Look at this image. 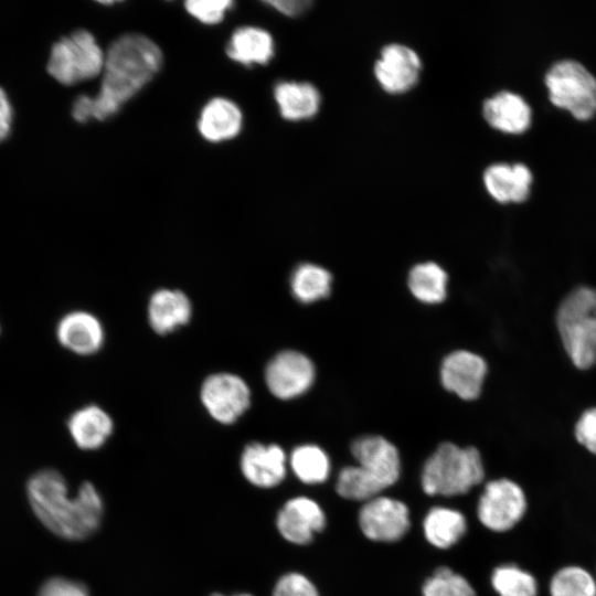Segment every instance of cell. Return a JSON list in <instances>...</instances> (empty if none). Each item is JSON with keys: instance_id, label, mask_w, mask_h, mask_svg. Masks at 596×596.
<instances>
[{"instance_id": "9a60e30c", "label": "cell", "mask_w": 596, "mask_h": 596, "mask_svg": "<svg viewBox=\"0 0 596 596\" xmlns=\"http://www.w3.org/2000/svg\"><path fill=\"white\" fill-rule=\"evenodd\" d=\"M287 457L276 444H248L241 456V470L244 477L259 488L278 486L286 476Z\"/></svg>"}, {"instance_id": "3957f363", "label": "cell", "mask_w": 596, "mask_h": 596, "mask_svg": "<svg viewBox=\"0 0 596 596\" xmlns=\"http://www.w3.org/2000/svg\"><path fill=\"white\" fill-rule=\"evenodd\" d=\"M485 478L483 460L476 447L445 441L426 459L421 485L428 496L454 497L470 492Z\"/></svg>"}, {"instance_id": "8fae6325", "label": "cell", "mask_w": 596, "mask_h": 596, "mask_svg": "<svg viewBox=\"0 0 596 596\" xmlns=\"http://www.w3.org/2000/svg\"><path fill=\"white\" fill-rule=\"evenodd\" d=\"M422 60L411 46L390 43L382 47L373 73L379 85L390 94H403L418 82Z\"/></svg>"}, {"instance_id": "ffe728a7", "label": "cell", "mask_w": 596, "mask_h": 596, "mask_svg": "<svg viewBox=\"0 0 596 596\" xmlns=\"http://www.w3.org/2000/svg\"><path fill=\"white\" fill-rule=\"evenodd\" d=\"M67 427L75 444L86 450L102 447L113 433L114 423L97 405H87L73 413Z\"/></svg>"}, {"instance_id": "8992f818", "label": "cell", "mask_w": 596, "mask_h": 596, "mask_svg": "<svg viewBox=\"0 0 596 596\" xmlns=\"http://www.w3.org/2000/svg\"><path fill=\"white\" fill-rule=\"evenodd\" d=\"M551 102L586 120L596 113V78L581 63L564 60L555 63L545 75Z\"/></svg>"}, {"instance_id": "9c48e42d", "label": "cell", "mask_w": 596, "mask_h": 596, "mask_svg": "<svg viewBox=\"0 0 596 596\" xmlns=\"http://www.w3.org/2000/svg\"><path fill=\"white\" fill-rule=\"evenodd\" d=\"M358 522L366 539L393 543L401 540L411 528L409 509L401 500L377 496L363 503Z\"/></svg>"}, {"instance_id": "4316f807", "label": "cell", "mask_w": 596, "mask_h": 596, "mask_svg": "<svg viewBox=\"0 0 596 596\" xmlns=\"http://www.w3.org/2000/svg\"><path fill=\"white\" fill-rule=\"evenodd\" d=\"M289 465L295 476L306 485L324 482L330 475V458L327 453L313 444H304L294 448Z\"/></svg>"}, {"instance_id": "6da1fadb", "label": "cell", "mask_w": 596, "mask_h": 596, "mask_svg": "<svg viewBox=\"0 0 596 596\" xmlns=\"http://www.w3.org/2000/svg\"><path fill=\"white\" fill-rule=\"evenodd\" d=\"M161 63V50L147 36L136 33L119 36L105 53L98 94L76 98L72 108L74 119L86 123L113 116L156 75Z\"/></svg>"}, {"instance_id": "83f0119b", "label": "cell", "mask_w": 596, "mask_h": 596, "mask_svg": "<svg viewBox=\"0 0 596 596\" xmlns=\"http://www.w3.org/2000/svg\"><path fill=\"white\" fill-rule=\"evenodd\" d=\"M489 582L497 596H539L534 575L514 563L496 565Z\"/></svg>"}, {"instance_id": "ba28073f", "label": "cell", "mask_w": 596, "mask_h": 596, "mask_svg": "<svg viewBox=\"0 0 596 596\" xmlns=\"http://www.w3.org/2000/svg\"><path fill=\"white\" fill-rule=\"evenodd\" d=\"M200 398L214 421L227 425L235 423L249 407L251 390L241 376L219 372L204 380Z\"/></svg>"}, {"instance_id": "f1b7e54d", "label": "cell", "mask_w": 596, "mask_h": 596, "mask_svg": "<svg viewBox=\"0 0 596 596\" xmlns=\"http://www.w3.org/2000/svg\"><path fill=\"white\" fill-rule=\"evenodd\" d=\"M385 487L362 467H343L336 481L337 493L347 500L366 502L377 496Z\"/></svg>"}, {"instance_id": "603a6c76", "label": "cell", "mask_w": 596, "mask_h": 596, "mask_svg": "<svg viewBox=\"0 0 596 596\" xmlns=\"http://www.w3.org/2000/svg\"><path fill=\"white\" fill-rule=\"evenodd\" d=\"M242 127V113L231 100L214 98L209 102L199 120L200 134L216 142L235 137Z\"/></svg>"}, {"instance_id": "7c38bea8", "label": "cell", "mask_w": 596, "mask_h": 596, "mask_svg": "<svg viewBox=\"0 0 596 596\" xmlns=\"http://www.w3.org/2000/svg\"><path fill=\"white\" fill-rule=\"evenodd\" d=\"M327 518L321 505L313 499L298 496L289 499L278 511L277 530L288 542L306 545L323 531Z\"/></svg>"}, {"instance_id": "1f68e13d", "label": "cell", "mask_w": 596, "mask_h": 596, "mask_svg": "<svg viewBox=\"0 0 596 596\" xmlns=\"http://www.w3.org/2000/svg\"><path fill=\"white\" fill-rule=\"evenodd\" d=\"M273 596H320L316 585L304 574L286 573L276 582Z\"/></svg>"}, {"instance_id": "4dcf8cb0", "label": "cell", "mask_w": 596, "mask_h": 596, "mask_svg": "<svg viewBox=\"0 0 596 596\" xmlns=\"http://www.w3.org/2000/svg\"><path fill=\"white\" fill-rule=\"evenodd\" d=\"M422 596H477V592L465 576L439 566L425 579Z\"/></svg>"}, {"instance_id": "74e56055", "label": "cell", "mask_w": 596, "mask_h": 596, "mask_svg": "<svg viewBox=\"0 0 596 596\" xmlns=\"http://www.w3.org/2000/svg\"><path fill=\"white\" fill-rule=\"evenodd\" d=\"M211 596H224V595H222L220 593H214ZM234 596H252V595L251 594H237V595H234Z\"/></svg>"}, {"instance_id": "2e32d148", "label": "cell", "mask_w": 596, "mask_h": 596, "mask_svg": "<svg viewBox=\"0 0 596 596\" xmlns=\"http://www.w3.org/2000/svg\"><path fill=\"white\" fill-rule=\"evenodd\" d=\"M56 336L60 343L70 351L89 355L100 350L105 332L102 322L87 311H72L58 322Z\"/></svg>"}, {"instance_id": "7402d4cb", "label": "cell", "mask_w": 596, "mask_h": 596, "mask_svg": "<svg viewBox=\"0 0 596 596\" xmlns=\"http://www.w3.org/2000/svg\"><path fill=\"white\" fill-rule=\"evenodd\" d=\"M466 517L456 509L433 507L423 520L426 541L434 547L446 550L457 544L466 534Z\"/></svg>"}, {"instance_id": "d6a6232c", "label": "cell", "mask_w": 596, "mask_h": 596, "mask_svg": "<svg viewBox=\"0 0 596 596\" xmlns=\"http://www.w3.org/2000/svg\"><path fill=\"white\" fill-rule=\"evenodd\" d=\"M232 6L233 2L230 0H189L185 2L187 11L205 24L220 22Z\"/></svg>"}, {"instance_id": "d6986e66", "label": "cell", "mask_w": 596, "mask_h": 596, "mask_svg": "<svg viewBox=\"0 0 596 596\" xmlns=\"http://www.w3.org/2000/svg\"><path fill=\"white\" fill-rule=\"evenodd\" d=\"M482 115L491 127L509 134L523 132L531 124L529 105L521 96L508 91L487 98Z\"/></svg>"}, {"instance_id": "836d02e7", "label": "cell", "mask_w": 596, "mask_h": 596, "mask_svg": "<svg viewBox=\"0 0 596 596\" xmlns=\"http://www.w3.org/2000/svg\"><path fill=\"white\" fill-rule=\"evenodd\" d=\"M576 441L596 457V407L585 411L574 427Z\"/></svg>"}, {"instance_id": "d590c367", "label": "cell", "mask_w": 596, "mask_h": 596, "mask_svg": "<svg viewBox=\"0 0 596 596\" xmlns=\"http://www.w3.org/2000/svg\"><path fill=\"white\" fill-rule=\"evenodd\" d=\"M13 111L6 92L0 87V142L11 132Z\"/></svg>"}, {"instance_id": "e0dca14e", "label": "cell", "mask_w": 596, "mask_h": 596, "mask_svg": "<svg viewBox=\"0 0 596 596\" xmlns=\"http://www.w3.org/2000/svg\"><path fill=\"white\" fill-rule=\"evenodd\" d=\"M483 184L498 202H523L530 194L532 173L522 163H494L483 172Z\"/></svg>"}, {"instance_id": "8d00e7d4", "label": "cell", "mask_w": 596, "mask_h": 596, "mask_svg": "<svg viewBox=\"0 0 596 596\" xmlns=\"http://www.w3.org/2000/svg\"><path fill=\"white\" fill-rule=\"evenodd\" d=\"M266 3L288 17H297L311 6V1L308 0H275Z\"/></svg>"}, {"instance_id": "5b68a950", "label": "cell", "mask_w": 596, "mask_h": 596, "mask_svg": "<svg viewBox=\"0 0 596 596\" xmlns=\"http://www.w3.org/2000/svg\"><path fill=\"white\" fill-rule=\"evenodd\" d=\"M104 62L105 53L94 35L86 30H77L53 45L47 72L58 83L73 85L98 76Z\"/></svg>"}, {"instance_id": "ac0fdd59", "label": "cell", "mask_w": 596, "mask_h": 596, "mask_svg": "<svg viewBox=\"0 0 596 596\" xmlns=\"http://www.w3.org/2000/svg\"><path fill=\"white\" fill-rule=\"evenodd\" d=\"M192 316L189 297L181 290L159 289L148 304V321L158 334H168L187 324Z\"/></svg>"}, {"instance_id": "e575fe53", "label": "cell", "mask_w": 596, "mask_h": 596, "mask_svg": "<svg viewBox=\"0 0 596 596\" xmlns=\"http://www.w3.org/2000/svg\"><path fill=\"white\" fill-rule=\"evenodd\" d=\"M39 596H89V593L82 583L53 577L42 585Z\"/></svg>"}, {"instance_id": "277c9868", "label": "cell", "mask_w": 596, "mask_h": 596, "mask_svg": "<svg viewBox=\"0 0 596 596\" xmlns=\"http://www.w3.org/2000/svg\"><path fill=\"white\" fill-rule=\"evenodd\" d=\"M556 328L565 352L581 370L596 364V288L581 286L561 301Z\"/></svg>"}, {"instance_id": "f546056e", "label": "cell", "mask_w": 596, "mask_h": 596, "mask_svg": "<svg viewBox=\"0 0 596 596\" xmlns=\"http://www.w3.org/2000/svg\"><path fill=\"white\" fill-rule=\"evenodd\" d=\"M550 596H596V577L579 565L557 570L549 583Z\"/></svg>"}, {"instance_id": "d4e9b609", "label": "cell", "mask_w": 596, "mask_h": 596, "mask_svg": "<svg viewBox=\"0 0 596 596\" xmlns=\"http://www.w3.org/2000/svg\"><path fill=\"white\" fill-rule=\"evenodd\" d=\"M448 275L434 262L416 264L408 273L407 286L411 294L421 302L436 305L447 296Z\"/></svg>"}, {"instance_id": "52a82bcc", "label": "cell", "mask_w": 596, "mask_h": 596, "mask_svg": "<svg viewBox=\"0 0 596 596\" xmlns=\"http://www.w3.org/2000/svg\"><path fill=\"white\" fill-rule=\"evenodd\" d=\"M528 512L524 489L508 477L485 482L476 504L479 523L494 534L512 531Z\"/></svg>"}, {"instance_id": "7a4b0ae2", "label": "cell", "mask_w": 596, "mask_h": 596, "mask_svg": "<svg viewBox=\"0 0 596 596\" xmlns=\"http://www.w3.org/2000/svg\"><path fill=\"white\" fill-rule=\"evenodd\" d=\"M28 497L39 520L63 539H86L100 524L104 503L91 482L82 483L71 498L63 476L54 469H43L30 478Z\"/></svg>"}, {"instance_id": "30bf717a", "label": "cell", "mask_w": 596, "mask_h": 596, "mask_svg": "<svg viewBox=\"0 0 596 596\" xmlns=\"http://www.w3.org/2000/svg\"><path fill=\"white\" fill-rule=\"evenodd\" d=\"M313 362L296 350H284L270 359L265 368L268 391L279 400H291L305 394L313 384Z\"/></svg>"}, {"instance_id": "cb8c5ba5", "label": "cell", "mask_w": 596, "mask_h": 596, "mask_svg": "<svg viewBox=\"0 0 596 596\" xmlns=\"http://www.w3.org/2000/svg\"><path fill=\"white\" fill-rule=\"evenodd\" d=\"M226 53L233 61L245 65L265 64L274 55V41L260 28H240L232 34Z\"/></svg>"}, {"instance_id": "4fadbf2b", "label": "cell", "mask_w": 596, "mask_h": 596, "mask_svg": "<svg viewBox=\"0 0 596 596\" xmlns=\"http://www.w3.org/2000/svg\"><path fill=\"white\" fill-rule=\"evenodd\" d=\"M487 370V363L479 354L457 350L444 358L439 376L448 392L464 401H472L481 393Z\"/></svg>"}, {"instance_id": "5bb4252c", "label": "cell", "mask_w": 596, "mask_h": 596, "mask_svg": "<svg viewBox=\"0 0 596 596\" xmlns=\"http://www.w3.org/2000/svg\"><path fill=\"white\" fill-rule=\"evenodd\" d=\"M350 449L356 465L376 478L385 489L400 479L402 465L398 449L385 437H358Z\"/></svg>"}, {"instance_id": "484cf974", "label": "cell", "mask_w": 596, "mask_h": 596, "mask_svg": "<svg viewBox=\"0 0 596 596\" xmlns=\"http://www.w3.org/2000/svg\"><path fill=\"white\" fill-rule=\"evenodd\" d=\"M331 284L330 272L312 263L300 264L290 277L291 292L302 304H311L328 297Z\"/></svg>"}, {"instance_id": "44dd1931", "label": "cell", "mask_w": 596, "mask_h": 596, "mask_svg": "<svg viewBox=\"0 0 596 596\" xmlns=\"http://www.w3.org/2000/svg\"><path fill=\"white\" fill-rule=\"evenodd\" d=\"M274 97L280 115L287 120L309 119L321 105L318 88L308 82H280L275 86Z\"/></svg>"}]
</instances>
